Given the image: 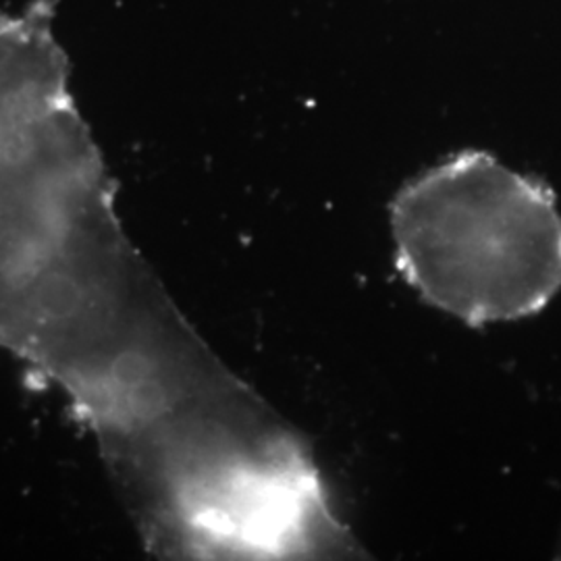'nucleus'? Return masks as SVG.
I'll use <instances>...</instances> for the list:
<instances>
[{
  "instance_id": "obj_1",
  "label": "nucleus",
  "mask_w": 561,
  "mask_h": 561,
  "mask_svg": "<svg viewBox=\"0 0 561 561\" xmlns=\"http://www.w3.org/2000/svg\"><path fill=\"white\" fill-rule=\"evenodd\" d=\"M0 352L67 398L146 545L221 514L279 433L125 233L53 0L0 11Z\"/></svg>"
},
{
  "instance_id": "obj_2",
  "label": "nucleus",
  "mask_w": 561,
  "mask_h": 561,
  "mask_svg": "<svg viewBox=\"0 0 561 561\" xmlns=\"http://www.w3.org/2000/svg\"><path fill=\"white\" fill-rule=\"evenodd\" d=\"M391 233L403 279L470 327L539 314L561 291L553 192L486 152H461L405 183Z\"/></svg>"
}]
</instances>
